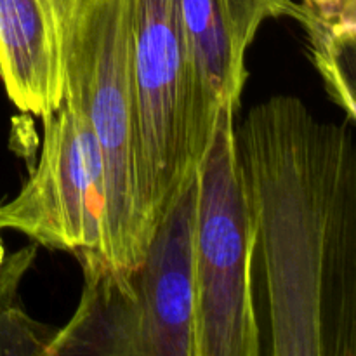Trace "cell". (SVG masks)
<instances>
[{
  "label": "cell",
  "instance_id": "6da1fadb",
  "mask_svg": "<svg viewBox=\"0 0 356 356\" xmlns=\"http://www.w3.org/2000/svg\"><path fill=\"white\" fill-rule=\"evenodd\" d=\"M263 261L270 355L356 356V145L350 124L273 96L235 129Z\"/></svg>",
  "mask_w": 356,
  "mask_h": 356
},
{
  "label": "cell",
  "instance_id": "7a4b0ae2",
  "mask_svg": "<svg viewBox=\"0 0 356 356\" xmlns=\"http://www.w3.org/2000/svg\"><path fill=\"white\" fill-rule=\"evenodd\" d=\"M134 0H82L66 47L65 96L89 122L103 163L104 256L134 271L148 247L134 82Z\"/></svg>",
  "mask_w": 356,
  "mask_h": 356
},
{
  "label": "cell",
  "instance_id": "3957f363",
  "mask_svg": "<svg viewBox=\"0 0 356 356\" xmlns=\"http://www.w3.org/2000/svg\"><path fill=\"white\" fill-rule=\"evenodd\" d=\"M134 82L141 136L143 205L153 235L197 172L219 108L200 82L179 0H134Z\"/></svg>",
  "mask_w": 356,
  "mask_h": 356
},
{
  "label": "cell",
  "instance_id": "277c9868",
  "mask_svg": "<svg viewBox=\"0 0 356 356\" xmlns=\"http://www.w3.org/2000/svg\"><path fill=\"white\" fill-rule=\"evenodd\" d=\"M235 108H219L197 169V356H257L252 296L256 226L235 145Z\"/></svg>",
  "mask_w": 356,
  "mask_h": 356
},
{
  "label": "cell",
  "instance_id": "5b68a950",
  "mask_svg": "<svg viewBox=\"0 0 356 356\" xmlns=\"http://www.w3.org/2000/svg\"><path fill=\"white\" fill-rule=\"evenodd\" d=\"M42 120L40 159L19 193L0 205V232L16 229L37 245L76 256H104L103 163L89 122L65 99Z\"/></svg>",
  "mask_w": 356,
  "mask_h": 356
},
{
  "label": "cell",
  "instance_id": "8992f818",
  "mask_svg": "<svg viewBox=\"0 0 356 356\" xmlns=\"http://www.w3.org/2000/svg\"><path fill=\"white\" fill-rule=\"evenodd\" d=\"M197 190L195 172L132 271L143 309V356H197Z\"/></svg>",
  "mask_w": 356,
  "mask_h": 356
},
{
  "label": "cell",
  "instance_id": "52a82bcc",
  "mask_svg": "<svg viewBox=\"0 0 356 356\" xmlns=\"http://www.w3.org/2000/svg\"><path fill=\"white\" fill-rule=\"evenodd\" d=\"M82 0H0V76L21 111L63 103L66 47Z\"/></svg>",
  "mask_w": 356,
  "mask_h": 356
},
{
  "label": "cell",
  "instance_id": "ba28073f",
  "mask_svg": "<svg viewBox=\"0 0 356 356\" xmlns=\"http://www.w3.org/2000/svg\"><path fill=\"white\" fill-rule=\"evenodd\" d=\"M294 0H179V14L205 92L218 108L238 110L245 54L270 17H296Z\"/></svg>",
  "mask_w": 356,
  "mask_h": 356
},
{
  "label": "cell",
  "instance_id": "9c48e42d",
  "mask_svg": "<svg viewBox=\"0 0 356 356\" xmlns=\"http://www.w3.org/2000/svg\"><path fill=\"white\" fill-rule=\"evenodd\" d=\"M83 292L68 325L56 330L47 356H143V309L132 271L103 254L82 252Z\"/></svg>",
  "mask_w": 356,
  "mask_h": 356
},
{
  "label": "cell",
  "instance_id": "30bf717a",
  "mask_svg": "<svg viewBox=\"0 0 356 356\" xmlns=\"http://www.w3.org/2000/svg\"><path fill=\"white\" fill-rule=\"evenodd\" d=\"M294 19L305 26L327 92L355 122V7L329 13L301 2Z\"/></svg>",
  "mask_w": 356,
  "mask_h": 356
},
{
  "label": "cell",
  "instance_id": "8fae6325",
  "mask_svg": "<svg viewBox=\"0 0 356 356\" xmlns=\"http://www.w3.org/2000/svg\"><path fill=\"white\" fill-rule=\"evenodd\" d=\"M16 294L14 289L0 296V355H45L56 330L30 318Z\"/></svg>",
  "mask_w": 356,
  "mask_h": 356
},
{
  "label": "cell",
  "instance_id": "7c38bea8",
  "mask_svg": "<svg viewBox=\"0 0 356 356\" xmlns=\"http://www.w3.org/2000/svg\"><path fill=\"white\" fill-rule=\"evenodd\" d=\"M302 2L318 7L322 10H329V13L348 9V7H356L355 0H302Z\"/></svg>",
  "mask_w": 356,
  "mask_h": 356
},
{
  "label": "cell",
  "instance_id": "4fadbf2b",
  "mask_svg": "<svg viewBox=\"0 0 356 356\" xmlns=\"http://www.w3.org/2000/svg\"><path fill=\"white\" fill-rule=\"evenodd\" d=\"M3 257H6V249H3V242L2 238H0V264H2Z\"/></svg>",
  "mask_w": 356,
  "mask_h": 356
}]
</instances>
